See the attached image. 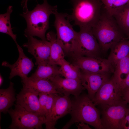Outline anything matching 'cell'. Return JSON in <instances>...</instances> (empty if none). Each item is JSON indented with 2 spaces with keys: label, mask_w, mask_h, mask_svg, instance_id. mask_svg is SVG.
Here are the masks:
<instances>
[{
  "label": "cell",
  "mask_w": 129,
  "mask_h": 129,
  "mask_svg": "<svg viewBox=\"0 0 129 129\" xmlns=\"http://www.w3.org/2000/svg\"><path fill=\"white\" fill-rule=\"evenodd\" d=\"M72 64L82 71L92 73H113L114 68L107 59L100 57L80 56L73 59Z\"/></svg>",
  "instance_id": "cell-9"
},
{
  "label": "cell",
  "mask_w": 129,
  "mask_h": 129,
  "mask_svg": "<svg viewBox=\"0 0 129 129\" xmlns=\"http://www.w3.org/2000/svg\"><path fill=\"white\" fill-rule=\"evenodd\" d=\"M54 26L56 30L57 39L65 54L72 57L77 48L78 44V32L74 29L69 20L66 19V13L56 11Z\"/></svg>",
  "instance_id": "cell-5"
},
{
  "label": "cell",
  "mask_w": 129,
  "mask_h": 129,
  "mask_svg": "<svg viewBox=\"0 0 129 129\" xmlns=\"http://www.w3.org/2000/svg\"><path fill=\"white\" fill-rule=\"evenodd\" d=\"M128 38L129 39V34L128 36Z\"/></svg>",
  "instance_id": "cell-34"
},
{
  "label": "cell",
  "mask_w": 129,
  "mask_h": 129,
  "mask_svg": "<svg viewBox=\"0 0 129 129\" xmlns=\"http://www.w3.org/2000/svg\"><path fill=\"white\" fill-rule=\"evenodd\" d=\"M123 91L129 89V73L121 86Z\"/></svg>",
  "instance_id": "cell-29"
},
{
  "label": "cell",
  "mask_w": 129,
  "mask_h": 129,
  "mask_svg": "<svg viewBox=\"0 0 129 129\" xmlns=\"http://www.w3.org/2000/svg\"><path fill=\"white\" fill-rule=\"evenodd\" d=\"M46 37L51 44L49 63L60 66L64 59L65 54L57 41L56 34L53 31H50L47 34Z\"/></svg>",
  "instance_id": "cell-19"
},
{
  "label": "cell",
  "mask_w": 129,
  "mask_h": 129,
  "mask_svg": "<svg viewBox=\"0 0 129 129\" xmlns=\"http://www.w3.org/2000/svg\"><path fill=\"white\" fill-rule=\"evenodd\" d=\"M72 102L69 96L57 95L49 115L46 119L45 129H54L58 119L68 113L72 108Z\"/></svg>",
  "instance_id": "cell-11"
},
{
  "label": "cell",
  "mask_w": 129,
  "mask_h": 129,
  "mask_svg": "<svg viewBox=\"0 0 129 129\" xmlns=\"http://www.w3.org/2000/svg\"><path fill=\"white\" fill-rule=\"evenodd\" d=\"M110 74L90 73L81 70L82 84L87 90V95L92 100L100 88L110 78Z\"/></svg>",
  "instance_id": "cell-15"
},
{
  "label": "cell",
  "mask_w": 129,
  "mask_h": 129,
  "mask_svg": "<svg viewBox=\"0 0 129 129\" xmlns=\"http://www.w3.org/2000/svg\"><path fill=\"white\" fill-rule=\"evenodd\" d=\"M12 11V6L9 5L7 8L5 13L0 14V32L10 36L17 45L18 44L16 41V36L13 32L10 20V15Z\"/></svg>",
  "instance_id": "cell-24"
},
{
  "label": "cell",
  "mask_w": 129,
  "mask_h": 129,
  "mask_svg": "<svg viewBox=\"0 0 129 129\" xmlns=\"http://www.w3.org/2000/svg\"><path fill=\"white\" fill-rule=\"evenodd\" d=\"M60 66V75L66 78L81 80V70L78 67L64 59Z\"/></svg>",
  "instance_id": "cell-25"
},
{
  "label": "cell",
  "mask_w": 129,
  "mask_h": 129,
  "mask_svg": "<svg viewBox=\"0 0 129 129\" xmlns=\"http://www.w3.org/2000/svg\"><path fill=\"white\" fill-rule=\"evenodd\" d=\"M16 46L19 54L17 61L12 64L6 61H3L2 64V66L8 67L10 69L11 72L9 77L10 80L16 76H19L21 79L27 77L34 66L32 59L25 55L19 44Z\"/></svg>",
  "instance_id": "cell-13"
},
{
  "label": "cell",
  "mask_w": 129,
  "mask_h": 129,
  "mask_svg": "<svg viewBox=\"0 0 129 129\" xmlns=\"http://www.w3.org/2000/svg\"><path fill=\"white\" fill-rule=\"evenodd\" d=\"M124 97L129 106V89L123 91Z\"/></svg>",
  "instance_id": "cell-31"
},
{
  "label": "cell",
  "mask_w": 129,
  "mask_h": 129,
  "mask_svg": "<svg viewBox=\"0 0 129 129\" xmlns=\"http://www.w3.org/2000/svg\"><path fill=\"white\" fill-rule=\"evenodd\" d=\"M28 42L23 46L27 48L28 51L33 55L36 60L35 64H40L49 62L51 44L46 40H39L28 36L26 37Z\"/></svg>",
  "instance_id": "cell-12"
},
{
  "label": "cell",
  "mask_w": 129,
  "mask_h": 129,
  "mask_svg": "<svg viewBox=\"0 0 129 129\" xmlns=\"http://www.w3.org/2000/svg\"><path fill=\"white\" fill-rule=\"evenodd\" d=\"M57 11V5H51L47 0H44L42 4H38L32 10H28L21 14L27 23L24 36H36L42 40H46L45 33L49 27L50 16Z\"/></svg>",
  "instance_id": "cell-2"
},
{
  "label": "cell",
  "mask_w": 129,
  "mask_h": 129,
  "mask_svg": "<svg viewBox=\"0 0 129 129\" xmlns=\"http://www.w3.org/2000/svg\"><path fill=\"white\" fill-rule=\"evenodd\" d=\"M3 78L1 75L0 74V86H1L3 82Z\"/></svg>",
  "instance_id": "cell-33"
},
{
  "label": "cell",
  "mask_w": 129,
  "mask_h": 129,
  "mask_svg": "<svg viewBox=\"0 0 129 129\" xmlns=\"http://www.w3.org/2000/svg\"><path fill=\"white\" fill-rule=\"evenodd\" d=\"M39 94L34 90L23 85V88L16 96V104L28 111L36 112L44 116L40 107Z\"/></svg>",
  "instance_id": "cell-14"
},
{
  "label": "cell",
  "mask_w": 129,
  "mask_h": 129,
  "mask_svg": "<svg viewBox=\"0 0 129 129\" xmlns=\"http://www.w3.org/2000/svg\"><path fill=\"white\" fill-rule=\"evenodd\" d=\"M21 81L22 85L34 90L39 93H44L61 95L49 80L35 79L27 77L21 79Z\"/></svg>",
  "instance_id": "cell-17"
},
{
  "label": "cell",
  "mask_w": 129,
  "mask_h": 129,
  "mask_svg": "<svg viewBox=\"0 0 129 129\" xmlns=\"http://www.w3.org/2000/svg\"><path fill=\"white\" fill-rule=\"evenodd\" d=\"M91 31L99 44L101 52L104 53L115 43L128 38L114 17L103 7L98 21Z\"/></svg>",
  "instance_id": "cell-1"
},
{
  "label": "cell",
  "mask_w": 129,
  "mask_h": 129,
  "mask_svg": "<svg viewBox=\"0 0 129 129\" xmlns=\"http://www.w3.org/2000/svg\"><path fill=\"white\" fill-rule=\"evenodd\" d=\"M106 11L113 16L121 8L129 3V0H100Z\"/></svg>",
  "instance_id": "cell-27"
},
{
  "label": "cell",
  "mask_w": 129,
  "mask_h": 129,
  "mask_svg": "<svg viewBox=\"0 0 129 129\" xmlns=\"http://www.w3.org/2000/svg\"><path fill=\"white\" fill-rule=\"evenodd\" d=\"M14 84L10 82L9 87L6 89H0V112L5 114L14 104L16 101Z\"/></svg>",
  "instance_id": "cell-21"
},
{
  "label": "cell",
  "mask_w": 129,
  "mask_h": 129,
  "mask_svg": "<svg viewBox=\"0 0 129 129\" xmlns=\"http://www.w3.org/2000/svg\"><path fill=\"white\" fill-rule=\"evenodd\" d=\"M71 14L69 19L80 29H91L98 21L103 8L100 0H71Z\"/></svg>",
  "instance_id": "cell-3"
},
{
  "label": "cell",
  "mask_w": 129,
  "mask_h": 129,
  "mask_svg": "<svg viewBox=\"0 0 129 129\" xmlns=\"http://www.w3.org/2000/svg\"><path fill=\"white\" fill-rule=\"evenodd\" d=\"M124 91L113 76L100 88L92 100L96 106L112 105L124 100Z\"/></svg>",
  "instance_id": "cell-8"
},
{
  "label": "cell",
  "mask_w": 129,
  "mask_h": 129,
  "mask_svg": "<svg viewBox=\"0 0 129 129\" xmlns=\"http://www.w3.org/2000/svg\"><path fill=\"white\" fill-rule=\"evenodd\" d=\"M125 100L112 105H98L103 129H122V124L129 108Z\"/></svg>",
  "instance_id": "cell-7"
},
{
  "label": "cell",
  "mask_w": 129,
  "mask_h": 129,
  "mask_svg": "<svg viewBox=\"0 0 129 129\" xmlns=\"http://www.w3.org/2000/svg\"><path fill=\"white\" fill-rule=\"evenodd\" d=\"M129 73V54L118 62L115 68L113 76L121 87Z\"/></svg>",
  "instance_id": "cell-23"
},
{
  "label": "cell",
  "mask_w": 129,
  "mask_h": 129,
  "mask_svg": "<svg viewBox=\"0 0 129 129\" xmlns=\"http://www.w3.org/2000/svg\"><path fill=\"white\" fill-rule=\"evenodd\" d=\"M113 16L122 31L128 37L129 34V3L120 8Z\"/></svg>",
  "instance_id": "cell-22"
},
{
  "label": "cell",
  "mask_w": 129,
  "mask_h": 129,
  "mask_svg": "<svg viewBox=\"0 0 129 129\" xmlns=\"http://www.w3.org/2000/svg\"><path fill=\"white\" fill-rule=\"evenodd\" d=\"M78 125H77L78 129H91L90 127L88 124L83 122H80L77 123Z\"/></svg>",
  "instance_id": "cell-30"
},
{
  "label": "cell",
  "mask_w": 129,
  "mask_h": 129,
  "mask_svg": "<svg viewBox=\"0 0 129 129\" xmlns=\"http://www.w3.org/2000/svg\"><path fill=\"white\" fill-rule=\"evenodd\" d=\"M122 129H129V107L122 124Z\"/></svg>",
  "instance_id": "cell-28"
},
{
  "label": "cell",
  "mask_w": 129,
  "mask_h": 129,
  "mask_svg": "<svg viewBox=\"0 0 129 129\" xmlns=\"http://www.w3.org/2000/svg\"><path fill=\"white\" fill-rule=\"evenodd\" d=\"M110 49L108 59L115 69L118 62L129 54V39L126 38L116 43Z\"/></svg>",
  "instance_id": "cell-18"
},
{
  "label": "cell",
  "mask_w": 129,
  "mask_h": 129,
  "mask_svg": "<svg viewBox=\"0 0 129 129\" xmlns=\"http://www.w3.org/2000/svg\"><path fill=\"white\" fill-rule=\"evenodd\" d=\"M14 109L11 108L8 113L12 122L8 129H41L45 124L46 117L35 112L28 111L21 106L15 104Z\"/></svg>",
  "instance_id": "cell-6"
},
{
  "label": "cell",
  "mask_w": 129,
  "mask_h": 129,
  "mask_svg": "<svg viewBox=\"0 0 129 129\" xmlns=\"http://www.w3.org/2000/svg\"><path fill=\"white\" fill-rule=\"evenodd\" d=\"M80 29L78 32V46L72 59L80 56L99 57L100 48L91 29Z\"/></svg>",
  "instance_id": "cell-10"
},
{
  "label": "cell",
  "mask_w": 129,
  "mask_h": 129,
  "mask_svg": "<svg viewBox=\"0 0 129 129\" xmlns=\"http://www.w3.org/2000/svg\"><path fill=\"white\" fill-rule=\"evenodd\" d=\"M55 87L61 95L69 96L72 95L76 97L80 96L82 91L85 89L81 80L67 78H63L58 75L49 80Z\"/></svg>",
  "instance_id": "cell-16"
},
{
  "label": "cell",
  "mask_w": 129,
  "mask_h": 129,
  "mask_svg": "<svg viewBox=\"0 0 129 129\" xmlns=\"http://www.w3.org/2000/svg\"><path fill=\"white\" fill-rule=\"evenodd\" d=\"M35 72L30 77L35 79L49 80L50 79L58 75H60V67L58 65L49 62L38 65Z\"/></svg>",
  "instance_id": "cell-20"
},
{
  "label": "cell",
  "mask_w": 129,
  "mask_h": 129,
  "mask_svg": "<svg viewBox=\"0 0 129 129\" xmlns=\"http://www.w3.org/2000/svg\"><path fill=\"white\" fill-rule=\"evenodd\" d=\"M22 0L21 2V5L23 7L24 11L28 10L27 6V3L28 0Z\"/></svg>",
  "instance_id": "cell-32"
},
{
  "label": "cell",
  "mask_w": 129,
  "mask_h": 129,
  "mask_svg": "<svg viewBox=\"0 0 129 129\" xmlns=\"http://www.w3.org/2000/svg\"><path fill=\"white\" fill-rule=\"evenodd\" d=\"M58 94L44 93L39 94L40 107L46 119L50 113L55 97Z\"/></svg>",
  "instance_id": "cell-26"
},
{
  "label": "cell",
  "mask_w": 129,
  "mask_h": 129,
  "mask_svg": "<svg viewBox=\"0 0 129 129\" xmlns=\"http://www.w3.org/2000/svg\"><path fill=\"white\" fill-rule=\"evenodd\" d=\"M72 102L70 120L62 129H69L73 124L83 122L97 129H103L100 112L88 95L79 96Z\"/></svg>",
  "instance_id": "cell-4"
}]
</instances>
